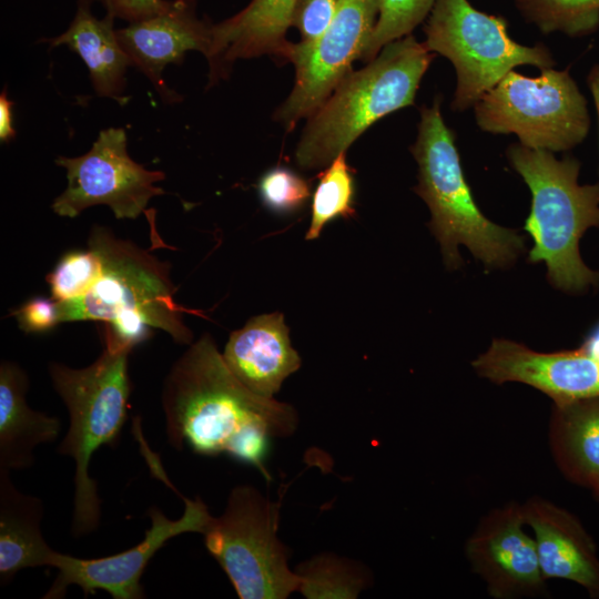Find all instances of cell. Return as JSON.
<instances>
[{"instance_id": "obj_21", "label": "cell", "mask_w": 599, "mask_h": 599, "mask_svg": "<svg viewBox=\"0 0 599 599\" xmlns=\"http://www.w3.org/2000/svg\"><path fill=\"white\" fill-rule=\"evenodd\" d=\"M90 3L91 0H79L67 31L45 41L51 48L65 44L79 54L89 69L95 93L124 104L129 100L124 89L131 60L118 40L114 17L106 13L104 19H98L91 12Z\"/></svg>"}, {"instance_id": "obj_30", "label": "cell", "mask_w": 599, "mask_h": 599, "mask_svg": "<svg viewBox=\"0 0 599 599\" xmlns=\"http://www.w3.org/2000/svg\"><path fill=\"white\" fill-rule=\"evenodd\" d=\"M13 315L20 328L27 333L45 332L60 324L58 302L53 298H30Z\"/></svg>"}, {"instance_id": "obj_25", "label": "cell", "mask_w": 599, "mask_h": 599, "mask_svg": "<svg viewBox=\"0 0 599 599\" xmlns=\"http://www.w3.org/2000/svg\"><path fill=\"white\" fill-rule=\"evenodd\" d=\"M354 202L355 181L344 152L337 155L319 176L312 201L311 225L305 238H317L323 229L338 217H353Z\"/></svg>"}, {"instance_id": "obj_26", "label": "cell", "mask_w": 599, "mask_h": 599, "mask_svg": "<svg viewBox=\"0 0 599 599\" xmlns=\"http://www.w3.org/2000/svg\"><path fill=\"white\" fill-rule=\"evenodd\" d=\"M434 3L435 0H377V19L359 59L369 62L384 45L410 34L429 16Z\"/></svg>"}, {"instance_id": "obj_6", "label": "cell", "mask_w": 599, "mask_h": 599, "mask_svg": "<svg viewBox=\"0 0 599 599\" xmlns=\"http://www.w3.org/2000/svg\"><path fill=\"white\" fill-rule=\"evenodd\" d=\"M410 151L418 164L415 192L429 207V227L438 240L445 264H461L458 245H465L486 267L510 264L524 250L516 231L488 220L479 210L467 184L455 135L440 112V100L423 106L415 143Z\"/></svg>"}, {"instance_id": "obj_12", "label": "cell", "mask_w": 599, "mask_h": 599, "mask_svg": "<svg viewBox=\"0 0 599 599\" xmlns=\"http://www.w3.org/2000/svg\"><path fill=\"white\" fill-rule=\"evenodd\" d=\"M174 493L184 501L183 515L171 520L158 507H151L148 511L151 527L145 531L143 540L134 547L108 557L91 559L60 552L54 567L58 576L43 598H63L67 588L72 585L81 588L84 596L104 590L114 599L145 598L141 578L153 556L175 536L186 532L203 534L212 517L201 498H186L177 489Z\"/></svg>"}, {"instance_id": "obj_15", "label": "cell", "mask_w": 599, "mask_h": 599, "mask_svg": "<svg viewBox=\"0 0 599 599\" xmlns=\"http://www.w3.org/2000/svg\"><path fill=\"white\" fill-rule=\"evenodd\" d=\"M212 28L196 17L195 0H173L163 12L116 29V37L132 67L151 81L161 99L177 103L183 98L167 87L163 70L170 63L180 64L190 50L206 57Z\"/></svg>"}, {"instance_id": "obj_1", "label": "cell", "mask_w": 599, "mask_h": 599, "mask_svg": "<svg viewBox=\"0 0 599 599\" xmlns=\"http://www.w3.org/2000/svg\"><path fill=\"white\" fill-rule=\"evenodd\" d=\"M169 444L201 456L229 455L255 467L267 481L270 439L291 436L297 413L288 404L247 389L230 370L210 334L172 365L162 390Z\"/></svg>"}, {"instance_id": "obj_14", "label": "cell", "mask_w": 599, "mask_h": 599, "mask_svg": "<svg viewBox=\"0 0 599 599\" xmlns=\"http://www.w3.org/2000/svg\"><path fill=\"white\" fill-rule=\"evenodd\" d=\"M471 366L490 382H517L549 396L554 404L599 397V356L582 347L542 353L508 341L494 339Z\"/></svg>"}, {"instance_id": "obj_24", "label": "cell", "mask_w": 599, "mask_h": 599, "mask_svg": "<svg viewBox=\"0 0 599 599\" xmlns=\"http://www.w3.org/2000/svg\"><path fill=\"white\" fill-rule=\"evenodd\" d=\"M524 18L542 33L583 37L599 29V0H514Z\"/></svg>"}, {"instance_id": "obj_9", "label": "cell", "mask_w": 599, "mask_h": 599, "mask_svg": "<svg viewBox=\"0 0 599 599\" xmlns=\"http://www.w3.org/2000/svg\"><path fill=\"white\" fill-rule=\"evenodd\" d=\"M477 125L494 134L514 133L535 150L568 151L588 135L585 95L569 69H541L536 78L507 73L474 105Z\"/></svg>"}, {"instance_id": "obj_33", "label": "cell", "mask_w": 599, "mask_h": 599, "mask_svg": "<svg viewBox=\"0 0 599 599\" xmlns=\"http://www.w3.org/2000/svg\"><path fill=\"white\" fill-rule=\"evenodd\" d=\"M587 83L595 101L599 123V64L591 68L587 77Z\"/></svg>"}, {"instance_id": "obj_19", "label": "cell", "mask_w": 599, "mask_h": 599, "mask_svg": "<svg viewBox=\"0 0 599 599\" xmlns=\"http://www.w3.org/2000/svg\"><path fill=\"white\" fill-rule=\"evenodd\" d=\"M29 378L16 363L0 365V470L31 467L37 446L53 443L60 435L61 420L30 408L26 395Z\"/></svg>"}, {"instance_id": "obj_34", "label": "cell", "mask_w": 599, "mask_h": 599, "mask_svg": "<svg viewBox=\"0 0 599 599\" xmlns=\"http://www.w3.org/2000/svg\"><path fill=\"white\" fill-rule=\"evenodd\" d=\"M580 347L599 356V324L591 331Z\"/></svg>"}, {"instance_id": "obj_28", "label": "cell", "mask_w": 599, "mask_h": 599, "mask_svg": "<svg viewBox=\"0 0 599 599\" xmlns=\"http://www.w3.org/2000/svg\"><path fill=\"white\" fill-rule=\"evenodd\" d=\"M257 189L262 203L278 214L301 210L311 195L308 183L294 171L283 166L265 172Z\"/></svg>"}, {"instance_id": "obj_27", "label": "cell", "mask_w": 599, "mask_h": 599, "mask_svg": "<svg viewBox=\"0 0 599 599\" xmlns=\"http://www.w3.org/2000/svg\"><path fill=\"white\" fill-rule=\"evenodd\" d=\"M103 274V261L93 247L64 254L47 275L52 298L57 302L78 300L88 294Z\"/></svg>"}, {"instance_id": "obj_3", "label": "cell", "mask_w": 599, "mask_h": 599, "mask_svg": "<svg viewBox=\"0 0 599 599\" xmlns=\"http://www.w3.org/2000/svg\"><path fill=\"white\" fill-rule=\"evenodd\" d=\"M88 246L101 255L103 274L84 296L58 302L60 323L104 322L132 348L150 336L151 328L164 331L179 344L192 343L183 317L191 311L175 301L169 263L100 225L92 227Z\"/></svg>"}, {"instance_id": "obj_17", "label": "cell", "mask_w": 599, "mask_h": 599, "mask_svg": "<svg viewBox=\"0 0 599 599\" xmlns=\"http://www.w3.org/2000/svg\"><path fill=\"white\" fill-rule=\"evenodd\" d=\"M222 355L234 376L264 398H274L283 382L301 367L278 312L252 317L232 332Z\"/></svg>"}, {"instance_id": "obj_32", "label": "cell", "mask_w": 599, "mask_h": 599, "mask_svg": "<svg viewBox=\"0 0 599 599\" xmlns=\"http://www.w3.org/2000/svg\"><path fill=\"white\" fill-rule=\"evenodd\" d=\"M13 104L14 102L8 99L7 91L3 90L0 94V140L2 143L11 141L16 136Z\"/></svg>"}, {"instance_id": "obj_13", "label": "cell", "mask_w": 599, "mask_h": 599, "mask_svg": "<svg viewBox=\"0 0 599 599\" xmlns=\"http://www.w3.org/2000/svg\"><path fill=\"white\" fill-rule=\"evenodd\" d=\"M525 525L522 505L510 501L484 515L466 541L467 560L495 599L545 592L536 541Z\"/></svg>"}, {"instance_id": "obj_23", "label": "cell", "mask_w": 599, "mask_h": 599, "mask_svg": "<svg viewBox=\"0 0 599 599\" xmlns=\"http://www.w3.org/2000/svg\"><path fill=\"white\" fill-rule=\"evenodd\" d=\"M298 591L308 599L356 598L369 585V573L353 560L318 555L296 568Z\"/></svg>"}, {"instance_id": "obj_10", "label": "cell", "mask_w": 599, "mask_h": 599, "mask_svg": "<svg viewBox=\"0 0 599 599\" xmlns=\"http://www.w3.org/2000/svg\"><path fill=\"white\" fill-rule=\"evenodd\" d=\"M55 163L67 171L65 190L53 201L52 210L75 217L94 205H108L116 219L134 220L146 212L149 201L164 194L156 183L162 171H151L132 160L122 128L100 131L92 148L75 158L58 156Z\"/></svg>"}, {"instance_id": "obj_35", "label": "cell", "mask_w": 599, "mask_h": 599, "mask_svg": "<svg viewBox=\"0 0 599 599\" xmlns=\"http://www.w3.org/2000/svg\"><path fill=\"white\" fill-rule=\"evenodd\" d=\"M595 498L599 501V476L590 488Z\"/></svg>"}, {"instance_id": "obj_31", "label": "cell", "mask_w": 599, "mask_h": 599, "mask_svg": "<svg viewBox=\"0 0 599 599\" xmlns=\"http://www.w3.org/2000/svg\"><path fill=\"white\" fill-rule=\"evenodd\" d=\"M108 13L114 18L136 22L156 16L170 6L167 0H102Z\"/></svg>"}, {"instance_id": "obj_2", "label": "cell", "mask_w": 599, "mask_h": 599, "mask_svg": "<svg viewBox=\"0 0 599 599\" xmlns=\"http://www.w3.org/2000/svg\"><path fill=\"white\" fill-rule=\"evenodd\" d=\"M102 335L103 349L89 366L72 368L50 363L48 367L70 419L57 451L74 460L71 532L75 537L90 535L100 525L101 499L97 483L89 475V464L100 447L118 443L131 394L129 355L133 348L108 325Z\"/></svg>"}, {"instance_id": "obj_16", "label": "cell", "mask_w": 599, "mask_h": 599, "mask_svg": "<svg viewBox=\"0 0 599 599\" xmlns=\"http://www.w3.org/2000/svg\"><path fill=\"white\" fill-rule=\"evenodd\" d=\"M526 525L534 531L545 579H565L599 599V556L580 520L567 509L534 496L522 504Z\"/></svg>"}, {"instance_id": "obj_5", "label": "cell", "mask_w": 599, "mask_h": 599, "mask_svg": "<svg viewBox=\"0 0 599 599\" xmlns=\"http://www.w3.org/2000/svg\"><path fill=\"white\" fill-rule=\"evenodd\" d=\"M507 158L531 193L525 230L532 237L531 263L545 262L548 278L566 292L586 291L599 273L583 263L579 241L599 226V183L578 182L580 163L572 156L558 160L552 152L510 144Z\"/></svg>"}, {"instance_id": "obj_18", "label": "cell", "mask_w": 599, "mask_h": 599, "mask_svg": "<svg viewBox=\"0 0 599 599\" xmlns=\"http://www.w3.org/2000/svg\"><path fill=\"white\" fill-rule=\"evenodd\" d=\"M298 0H252L242 11L213 24L211 48L205 57L210 84L225 78L234 61L273 54L281 59L287 49Z\"/></svg>"}, {"instance_id": "obj_20", "label": "cell", "mask_w": 599, "mask_h": 599, "mask_svg": "<svg viewBox=\"0 0 599 599\" xmlns=\"http://www.w3.org/2000/svg\"><path fill=\"white\" fill-rule=\"evenodd\" d=\"M42 500L21 493L10 473L0 470V582L7 585L21 570L55 567L59 554L43 538Z\"/></svg>"}, {"instance_id": "obj_29", "label": "cell", "mask_w": 599, "mask_h": 599, "mask_svg": "<svg viewBox=\"0 0 599 599\" xmlns=\"http://www.w3.org/2000/svg\"><path fill=\"white\" fill-rule=\"evenodd\" d=\"M338 4L339 0H298L292 26L300 31V42L314 43L329 27Z\"/></svg>"}, {"instance_id": "obj_22", "label": "cell", "mask_w": 599, "mask_h": 599, "mask_svg": "<svg viewBox=\"0 0 599 599\" xmlns=\"http://www.w3.org/2000/svg\"><path fill=\"white\" fill-rule=\"evenodd\" d=\"M549 445L565 477L591 488L599 476V397L554 404Z\"/></svg>"}, {"instance_id": "obj_8", "label": "cell", "mask_w": 599, "mask_h": 599, "mask_svg": "<svg viewBox=\"0 0 599 599\" xmlns=\"http://www.w3.org/2000/svg\"><path fill=\"white\" fill-rule=\"evenodd\" d=\"M281 502L256 488L236 486L219 517L204 532L209 554L241 599H284L298 591L300 577L287 561L290 550L277 538Z\"/></svg>"}, {"instance_id": "obj_7", "label": "cell", "mask_w": 599, "mask_h": 599, "mask_svg": "<svg viewBox=\"0 0 599 599\" xmlns=\"http://www.w3.org/2000/svg\"><path fill=\"white\" fill-rule=\"evenodd\" d=\"M425 47L455 67L451 109L463 112L519 65L552 68L544 44L522 45L508 34L507 21L477 10L468 0H435L424 28Z\"/></svg>"}, {"instance_id": "obj_11", "label": "cell", "mask_w": 599, "mask_h": 599, "mask_svg": "<svg viewBox=\"0 0 599 599\" xmlns=\"http://www.w3.org/2000/svg\"><path fill=\"white\" fill-rule=\"evenodd\" d=\"M377 19V0H339L326 31L312 44L288 43L283 59L295 67V83L275 112V120L292 130L308 118L352 71Z\"/></svg>"}, {"instance_id": "obj_4", "label": "cell", "mask_w": 599, "mask_h": 599, "mask_svg": "<svg viewBox=\"0 0 599 599\" xmlns=\"http://www.w3.org/2000/svg\"><path fill=\"white\" fill-rule=\"evenodd\" d=\"M434 57L408 34L384 45L365 68L351 71L308 116L295 151L298 166L328 165L373 123L414 104Z\"/></svg>"}]
</instances>
